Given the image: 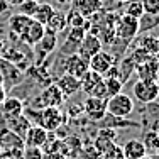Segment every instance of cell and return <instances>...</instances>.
Segmentation results:
<instances>
[{
	"instance_id": "3957f363",
	"label": "cell",
	"mask_w": 159,
	"mask_h": 159,
	"mask_svg": "<svg viewBox=\"0 0 159 159\" xmlns=\"http://www.w3.org/2000/svg\"><path fill=\"white\" fill-rule=\"evenodd\" d=\"M81 90L88 97H97V98H105L107 100V90H105L103 76L88 70L85 76L81 78Z\"/></svg>"
},
{
	"instance_id": "836d02e7",
	"label": "cell",
	"mask_w": 159,
	"mask_h": 159,
	"mask_svg": "<svg viewBox=\"0 0 159 159\" xmlns=\"http://www.w3.org/2000/svg\"><path fill=\"white\" fill-rule=\"evenodd\" d=\"M7 98V95H5V86H3V83L0 81V105L3 103V100Z\"/></svg>"
},
{
	"instance_id": "7c38bea8",
	"label": "cell",
	"mask_w": 159,
	"mask_h": 159,
	"mask_svg": "<svg viewBox=\"0 0 159 159\" xmlns=\"http://www.w3.org/2000/svg\"><path fill=\"white\" fill-rule=\"evenodd\" d=\"M46 34V27H44L43 24H39L37 20H31V24L27 25V29H25V32L22 34L20 41L24 44H27V46H37V43H39L41 39H43V36Z\"/></svg>"
},
{
	"instance_id": "30bf717a",
	"label": "cell",
	"mask_w": 159,
	"mask_h": 159,
	"mask_svg": "<svg viewBox=\"0 0 159 159\" xmlns=\"http://www.w3.org/2000/svg\"><path fill=\"white\" fill-rule=\"evenodd\" d=\"M98 51H102L100 37L95 36V34H92V32H86V36L83 37V41L80 43L76 52L81 56V58H85L86 61H88V59L92 58V56H95Z\"/></svg>"
},
{
	"instance_id": "9a60e30c",
	"label": "cell",
	"mask_w": 159,
	"mask_h": 159,
	"mask_svg": "<svg viewBox=\"0 0 159 159\" xmlns=\"http://www.w3.org/2000/svg\"><path fill=\"white\" fill-rule=\"evenodd\" d=\"M48 139V130L39 125H31L24 135V144L29 147H43Z\"/></svg>"
},
{
	"instance_id": "83f0119b",
	"label": "cell",
	"mask_w": 159,
	"mask_h": 159,
	"mask_svg": "<svg viewBox=\"0 0 159 159\" xmlns=\"http://www.w3.org/2000/svg\"><path fill=\"white\" fill-rule=\"evenodd\" d=\"M37 5H39V2H37V0H24V2H22L20 5L17 7V12L22 14V16L32 17L34 14H36Z\"/></svg>"
},
{
	"instance_id": "484cf974",
	"label": "cell",
	"mask_w": 159,
	"mask_h": 159,
	"mask_svg": "<svg viewBox=\"0 0 159 159\" xmlns=\"http://www.w3.org/2000/svg\"><path fill=\"white\" fill-rule=\"evenodd\" d=\"M124 14L134 17V19H141L144 16V9H142L141 0H129L127 5H125V12Z\"/></svg>"
},
{
	"instance_id": "d590c367",
	"label": "cell",
	"mask_w": 159,
	"mask_h": 159,
	"mask_svg": "<svg viewBox=\"0 0 159 159\" xmlns=\"http://www.w3.org/2000/svg\"><path fill=\"white\" fill-rule=\"evenodd\" d=\"M5 2L9 3V7H19L24 0H5Z\"/></svg>"
},
{
	"instance_id": "e0dca14e",
	"label": "cell",
	"mask_w": 159,
	"mask_h": 159,
	"mask_svg": "<svg viewBox=\"0 0 159 159\" xmlns=\"http://www.w3.org/2000/svg\"><path fill=\"white\" fill-rule=\"evenodd\" d=\"M32 17H27V16H22V14H14L12 17L9 19V29H10V36L17 37L19 41H20L22 34L25 32V29H27V25L31 24Z\"/></svg>"
},
{
	"instance_id": "d6986e66",
	"label": "cell",
	"mask_w": 159,
	"mask_h": 159,
	"mask_svg": "<svg viewBox=\"0 0 159 159\" xmlns=\"http://www.w3.org/2000/svg\"><path fill=\"white\" fill-rule=\"evenodd\" d=\"M5 127L9 129V130H12L14 134H17L19 137L24 139L25 132H27L29 127H31V120H29V117H25L24 113H22V115L12 117V119H7L5 120Z\"/></svg>"
},
{
	"instance_id": "f546056e",
	"label": "cell",
	"mask_w": 159,
	"mask_h": 159,
	"mask_svg": "<svg viewBox=\"0 0 159 159\" xmlns=\"http://www.w3.org/2000/svg\"><path fill=\"white\" fill-rule=\"evenodd\" d=\"M22 159H44V152L41 147H29L25 146L22 151Z\"/></svg>"
},
{
	"instance_id": "4fadbf2b",
	"label": "cell",
	"mask_w": 159,
	"mask_h": 159,
	"mask_svg": "<svg viewBox=\"0 0 159 159\" xmlns=\"http://www.w3.org/2000/svg\"><path fill=\"white\" fill-rule=\"evenodd\" d=\"M56 86L63 92L64 97H73L81 90V80L76 78V76H71V75L64 73L58 78L56 81Z\"/></svg>"
},
{
	"instance_id": "603a6c76",
	"label": "cell",
	"mask_w": 159,
	"mask_h": 159,
	"mask_svg": "<svg viewBox=\"0 0 159 159\" xmlns=\"http://www.w3.org/2000/svg\"><path fill=\"white\" fill-rule=\"evenodd\" d=\"M56 46H58V36H54V34H51V32H46L43 36V39L37 43V48L43 52H52Z\"/></svg>"
},
{
	"instance_id": "277c9868",
	"label": "cell",
	"mask_w": 159,
	"mask_h": 159,
	"mask_svg": "<svg viewBox=\"0 0 159 159\" xmlns=\"http://www.w3.org/2000/svg\"><path fill=\"white\" fill-rule=\"evenodd\" d=\"M64 100H66V97L63 95V92L56 86V83H51V85H48L46 88L39 93V97L34 100V103L39 105L37 110H41V108H44V107H58L59 108L64 103Z\"/></svg>"
},
{
	"instance_id": "d4e9b609",
	"label": "cell",
	"mask_w": 159,
	"mask_h": 159,
	"mask_svg": "<svg viewBox=\"0 0 159 159\" xmlns=\"http://www.w3.org/2000/svg\"><path fill=\"white\" fill-rule=\"evenodd\" d=\"M86 20L88 19H85L80 12H76L75 9H71L70 12L66 14V24L68 27H85Z\"/></svg>"
},
{
	"instance_id": "9c48e42d",
	"label": "cell",
	"mask_w": 159,
	"mask_h": 159,
	"mask_svg": "<svg viewBox=\"0 0 159 159\" xmlns=\"http://www.w3.org/2000/svg\"><path fill=\"white\" fill-rule=\"evenodd\" d=\"M88 70H90V68H88V61H86L85 58H81L78 52L70 54L66 58V61H64V73L71 75V76H76L80 80L85 76V73Z\"/></svg>"
},
{
	"instance_id": "4316f807",
	"label": "cell",
	"mask_w": 159,
	"mask_h": 159,
	"mask_svg": "<svg viewBox=\"0 0 159 159\" xmlns=\"http://www.w3.org/2000/svg\"><path fill=\"white\" fill-rule=\"evenodd\" d=\"M144 146H146L147 151H159V130H151L144 135Z\"/></svg>"
},
{
	"instance_id": "5bb4252c",
	"label": "cell",
	"mask_w": 159,
	"mask_h": 159,
	"mask_svg": "<svg viewBox=\"0 0 159 159\" xmlns=\"http://www.w3.org/2000/svg\"><path fill=\"white\" fill-rule=\"evenodd\" d=\"M24 102L17 97H7L3 100V103L0 105V113H2L3 119H12V117L22 115L24 113Z\"/></svg>"
},
{
	"instance_id": "ac0fdd59",
	"label": "cell",
	"mask_w": 159,
	"mask_h": 159,
	"mask_svg": "<svg viewBox=\"0 0 159 159\" xmlns=\"http://www.w3.org/2000/svg\"><path fill=\"white\" fill-rule=\"evenodd\" d=\"M115 137H117L115 130H110V129H102L98 132L95 142H93V147H95V151L98 152V156H102L112 144H115Z\"/></svg>"
},
{
	"instance_id": "52a82bcc",
	"label": "cell",
	"mask_w": 159,
	"mask_h": 159,
	"mask_svg": "<svg viewBox=\"0 0 159 159\" xmlns=\"http://www.w3.org/2000/svg\"><path fill=\"white\" fill-rule=\"evenodd\" d=\"M83 112L93 122H100L107 117V100L97 97H86L83 102Z\"/></svg>"
},
{
	"instance_id": "e575fe53",
	"label": "cell",
	"mask_w": 159,
	"mask_h": 159,
	"mask_svg": "<svg viewBox=\"0 0 159 159\" xmlns=\"http://www.w3.org/2000/svg\"><path fill=\"white\" fill-rule=\"evenodd\" d=\"M7 48V39L3 36H0V54L3 52V49Z\"/></svg>"
},
{
	"instance_id": "cb8c5ba5",
	"label": "cell",
	"mask_w": 159,
	"mask_h": 159,
	"mask_svg": "<svg viewBox=\"0 0 159 159\" xmlns=\"http://www.w3.org/2000/svg\"><path fill=\"white\" fill-rule=\"evenodd\" d=\"M103 83H105V90H107V98L117 95V93H122L124 83L119 78H103Z\"/></svg>"
},
{
	"instance_id": "ffe728a7",
	"label": "cell",
	"mask_w": 159,
	"mask_h": 159,
	"mask_svg": "<svg viewBox=\"0 0 159 159\" xmlns=\"http://www.w3.org/2000/svg\"><path fill=\"white\" fill-rule=\"evenodd\" d=\"M44 27H46V32H51V34H54V36H59V34L68 27V24H66V12H63V10H56Z\"/></svg>"
},
{
	"instance_id": "f1b7e54d",
	"label": "cell",
	"mask_w": 159,
	"mask_h": 159,
	"mask_svg": "<svg viewBox=\"0 0 159 159\" xmlns=\"http://www.w3.org/2000/svg\"><path fill=\"white\" fill-rule=\"evenodd\" d=\"M103 159H125L122 152V146H117V144H112L103 154H102Z\"/></svg>"
},
{
	"instance_id": "4dcf8cb0",
	"label": "cell",
	"mask_w": 159,
	"mask_h": 159,
	"mask_svg": "<svg viewBox=\"0 0 159 159\" xmlns=\"http://www.w3.org/2000/svg\"><path fill=\"white\" fill-rule=\"evenodd\" d=\"M144 14L149 16H159V0H141Z\"/></svg>"
},
{
	"instance_id": "ba28073f",
	"label": "cell",
	"mask_w": 159,
	"mask_h": 159,
	"mask_svg": "<svg viewBox=\"0 0 159 159\" xmlns=\"http://www.w3.org/2000/svg\"><path fill=\"white\" fill-rule=\"evenodd\" d=\"M115 63H117L115 56H113L112 52L103 51V49H102V51H98L95 56H92V58L88 59V68L92 71H95V73H98V75L103 76V75L107 73L112 66H115Z\"/></svg>"
},
{
	"instance_id": "2e32d148",
	"label": "cell",
	"mask_w": 159,
	"mask_h": 159,
	"mask_svg": "<svg viewBox=\"0 0 159 159\" xmlns=\"http://www.w3.org/2000/svg\"><path fill=\"white\" fill-rule=\"evenodd\" d=\"M122 152L125 159H141L147 154V149L142 141L139 139H129V141L122 146Z\"/></svg>"
},
{
	"instance_id": "44dd1931",
	"label": "cell",
	"mask_w": 159,
	"mask_h": 159,
	"mask_svg": "<svg viewBox=\"0 0 159 159\" xmlns=\"http://www.w3.org/2000/svg\"><path fill=\"white\" fill-rule=\"evenodd\" d=\"M56 12V9L51 5V3H48V2H44V3H39L37 5V9H36V14L32 16L34 20H37L39 24H43V25H46L48 22H49V19L52 17V14Z\"/></svg>"
},
{
	"instance_id": "d6a6232c",
	"label": "cell",
	"mask_w": 159,
	"mask_h": 159,
	"mask_svg": "<svg viewBox=\"0 0 159 159\" xmlns=\"http://www.w3.org/2000/svg\"><path fill=\"white\" fill-rule=\"evenodd\" d=\"M9 9H10V7H9V3H7L5 0H0V16H2V14H5Z\"/></svg>"
},
{
	"instance_id": "5b68a950",
	"label": "cell",
	"mask_w": 159,
	"mask_h": 159,
	"mask_svg": "<svg viewBox=\"0 0 159 159\" xmlns=\"http://www.w3.org/2000/svg\"><path fill=\"white\" fill-rule=\"evenodd\" d=\"M63 124V112L58 107H44L37 110V125L48 132H54Z\"/></svg>"
},
{
	"instance_id": "1f68e13d",
	"label": "cell",
	"mask_w": 159,
	"mask_h": 159,
	"mask_svg": "<svg viewBox=\"0 0 159 159\" xmlns=\"http://www.w3.org/2000/svg\"><path fill=\"white\" fill-rule=\"evenodd\" d=\"M44 159H70V157L64 156L61 152H56V154H48V156H44Z\"/></svg>"
},
{
	"instance_id": "ab89813d",
	"label": "cell",
	"mask_w": 159,
	"mask_h": 159,
	"mask_svg": "<svg viewBox=\"0 0 159 159\" xmlns=\"http://www.w3.org/2000/svg\"><path fill=\"white\" fill-rule=\"evenodd\" d=\"M154 159H159V151H157V152H156V157H154Z\"/></svg>"
},
{
	"instance_id": "8fae6325",
	"label": "cell",
	"mask_w": 159,
	"mask_h": 159,
	"mask_svg": "<svg viewBox=\"0 0 159 159\" xmlns=\"http://www.w3.org/2000/svg\"><path fill=\"white\" fill-rule=\"evenodd\" d=\"M102 7H103V0H73L71 2V9L80 12L85 19H90L98 14Z\"/></svg>"
},
{
	"instance_id": "8992f818",
	"label": "cell",
	"mask_w": 159,
	"mask_h": 159,
	"mask_svg": "<svg viewBox=\"0 0 159 159\" xmlns=\"http://www.w3.org/2000/svg\"><path fill=\"white\" fill-rule=\"evenodd\" d=\"M139 34V19H134L130 16H119L115 24V37L122 41H130Z\"/></svg>"
},
{
	"instance_id": "8d00e7d4",
	"label": "cell",
	"mask_w": 159,
	"mask_h": 159,
	"mask_svg": "<svg viewBox=\"0 0 159 159\" xmlns=\"http://www.w3.org/2000/svg\"><path fill=\"white\" fill-rule=\"evenodd\" d=\"M71 2H73V0H56L58 5H71Z\"/></svg>"
},
{
	"instance_id": "7a4b0ae2",
	"label": "cell",
	"mask_w": 159,
	"mask_h": 159,
	"mask_svg": "<svg viewBox=\"0 0 159 159\" xmlns=\"http://www.w3.org/2000/svg\"><path fill=\"white\" fill-rule=\"evenodd\" d=\"M132 93H134L135 100L141 103H154L159 97V83L156 80H137L132 86Z\"/></svg>"
},
{
	"instance_id": "7402d4cb",
	"label": "cell",
	"mask_w": 159,
	"mask_h": 159,
	"mask_svg": "<svg viewBox=\"0 0 159 159\" xmlns=\"http://www.w3.org/2000/svg\"><path fill=\"white\" fill-rule=\"evenodd\" d=\"M135 64L134 61H132V58L129 56V58H124L122 59V63H120V66H117V70H119V80L120 81H127L129 80V76H130L132 73L135 71Z\"/></svg>"
},
{
	"instance_id": "74e56055",
	"label": "cell",
	"mask_w": 159,
	"mask_h": 159,
	"mask_svg": "<svg viewBox=\"0 0 159 159\" xmlns=\"http://www.w3.org/2000/svg\"><path fill=\"white\" fill-rule=\"evenodd\" d=\"M112 2H115V3H127L129 0H112Z\"/></svg>"
},
{
	"instance_id": "f35d334b",
	"label": "cell",
	"mask_w": 159,
	"mask_h": 159,
	"mask_svg": "<svg viewBox=\"0 0 159 159\" xmlns=\"http://www.w3.org/2000/svg\"><path fill=\"white\" fill-rule=\"evenodd\" d=\"M141 159H154V157H151V156H147V154H146V156H144V157H141Z\"/></svg>"
},
{
	"instance_id": "6da1fadb",
	"label": "cell",
	"mask_w": 159,
	"mask_h": 159,
	"mask_svg": "<svg viewBox=\"0 0 159 159\" xmlns=\"http://www.w3.org/2000/svg\"><path fill=\"white\" fill-rule=\"evenodd\" d=\"M134 112V100L127 93H117L107 98V113L115 119H125Z\"/></svg>"
}]
</instances>
